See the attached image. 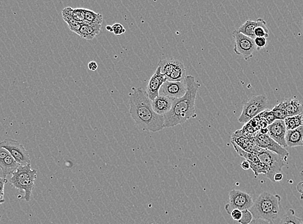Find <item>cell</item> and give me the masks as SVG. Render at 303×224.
<instances>
[{"instance_id": "1", "label": "cell", "mask_w": 303, "mask_h": 224, "mask_svg": "<svg viewBox=\"0 0 303 224\" xmlns=\"http://www.w3.org/2000/svg\"><path fill=\"white\" fill-rule=\"evenodd\" d=\"M129 105L130 116L139 127L153 132L164 129V116L154 111L152 101L142 88H132V92L129 94Z\"/></svg>"}, {"instance_id": "2", "label": "cell", "mask_w": 303, "mask_h": 224, "mask_svg": "<svg viewBox=\"0 0 303 224\" xmlns=\"http://www.w3.org/2000/svg\"><path fill=\"white\" fill-rule=\"evenodd\" d=\"M187 91L183 97L175 100L171 110L164 115L165 128L184 124L196 115V100L200 84L193 76H187Z\"/></svg>"}, {"instance_id": "3", "label": "cell", "mask_w": 303, "mask_h": 224, "mask_svg": "<svg viewBox=\"0 0 303 224\" xmlns=\"http://www.w3.org/2000/svg\"><path fill=\"white\" fill-rule=\"evenodd\" d=\"M282 197L269 192H263L253 201L249 210L254 218L274 223L279 217Z\"/></svg>"}, {"instance_id": "4", "label": "cell", "mask_w": 303, "mask_h": 224, "mask_svg": "<svg viewBox=\"0 0 303 224\" xmlns=\"http://www.w3.org/2000/svg\"><path fill=\"white\" fill-rule=\"evenodd\" d=\"M37 177L36 169H32L31 164L19 166L9 180L10 184L19 191L24 192L25 200L29 203L31 199L34 188V182Z\"/></svg>"}, {"instance_id": "5", "label": "cell", "mask_w": 303, "mask_h": 224, "mask_svg": "<svg viewBox=\"0 0 303 224\" xmlns=\"http://www.w3.org/2000/svg\"><path fill=\"white\" fill-rule=\"evenodd\" d=\"M256 154L267 169V173L265 176L271 182H274L273 177L275 174L281 173L283 167L287 166L288 157H283L263 149H261Z\"/></svg>"}, {"instance_id": "6", "label": "cell", "mask_w": 303, "mask_h": 224, "mask_svg": "<svg viewBox=\"0 0 303 224\" xmlns=\"http://www.w3.org/2000/svg\"><path fill=\"white\" fill-rule=\"evenodd\" d=\"M268 100L264 95L253 96L244 103L239 122L246 124L260 113L267 110Z\"/></svg>"}, {"instance_id": "7", "label": "cell", "mask_w": 303, "mask_h": 224, "mask_svg": "<svg viewBox=\"0 0 303 224\" xmlns=\"http://www.w3.org/2000/svg\"><path fill=\"white\" fill-rule=\"evenodd\" d=\"M0 147L6 149L19 166H26L31 164L29 152L17 140L6 139L0 142Z\"/></svg>"}, {"instance_id": "8", "label": "cell", "mask_w": 303, "mask_h": 224, "mask_svg": "<svg viewBox=\"0 0 303 224\" xmlns=\"http://www.w3.org/2000/svg\"><path fill=\"white\" fill-rule=\"evenodd\" d=\"M233 36L235 45H234V53L239 56H242L245 60H248L253 57V53L256 50L254 39L239 33L236 30L234 32Z\"/></svg>"}, {"instance_id": "9", "label": "cell", "mask_w": 303, "mask_h": 224, "mask_svg": "<svg viewBox=\"0 0 303 224\" xmlns=\"http://www.w3.org/2000/svg\"><path fill=\"white\" fill-rule=\"evenodd\" d=\"M253 201L250 194L240 190L233 189L229 193V203L226 204L225 209L230 215L233 209H240L241 211L250 209L253 206Z\"/></svg>"}, {"instance_id": "10", "label": "cell", "mask_w": 303, "mask_h": 224, "mask_svg": "<svg viewBox=\"0 0 303 224\" xmlns=\"http://www.w3.org/2000/svg\"><path fill=\"white\" fill-rule=\"evenodd\" d=\"M186 91L185 80L183 82H170L167 80L160 88L159 95L177 99L183 97Z\"/></svg>"}, {"instance_id": "11", "label": "cell", "mask_w": 303, "mask_h": 224, "mask_svg": "<svg viewBox=\"0 0 303 224\" xmlns=\"http://www.w3.org/2000/svg\"><path fill=\"white\" fill-rule=\"evenodd\" d=\"M256 142L258 146L261 149L268 150L271 152H274L280 156L283 157L289 156V152H288L287 150L281 146L279 144L272 139L268 136V135H263L260 133L257 134L255 136Z\"/></svg>"}, {"instance_id": "12", "label": "cell", "mask_w": 303, "mask_h": 224, "mask_svg": "<svg viewBox=\"0 0 303 224\" xmlns=\"http://www.w3.org/2000/svg\"><path fill=\"white\" fill-rule=\"evenodd\" d=\"M267 129L268 130V135L271 139H272L284 148L287 147L285 140L287 130L284 120H275L272 124L268 125Z\"/></svg>"}, {"instance_id": "13", "label": "cell", "mask_w": 303, "mask_h": 224, "mask_svg": "<svg viewBox=\"0 0 303 224\" xmlns=\"http://www.w3.org/2000/svg\"><path fill=\"white\" fill-rule=\"evenodd\" d=\"M166 81V78L162 75L160 68L157 67L154 75L150 78L147 87L146 92L150 100L153 101L158 97L160 88Z\"/></svg>"}, {"instance_id": "14", "label": "cell", "mask_w": 303, "mask_h": 224, "mask_svg": "<svg viewBox=\"0 0 303 224\" xmlns=\"http://www.w3.org/2000/svg\"><path fill=\"white\" fill-rule=\"evenodd\" d=\"M175 98L159 95L152 101V107L156 114L164 116L171 110Z\"/></svg>"}, {"instance_id": "15", "label": "cell", "mask_w": 303, "mask_h": 224, "mask_svg": "<svg viewBox=\"0 0 303 224\" xmlns=\"http://www.w3.org/2000/svg\"><path fill=\"white\" fill-rule=\"evenodd\" d=\"M267 26V23L263 19L259 18L257 20L253 21L252 19H248L244 24L238 29L239 33L244 34L249 38L254 39V31L258 27Z\"/></svg>"}, {"instance_id": "16", "label": "cell", "mask_w": 303, "mask_h": 224, "mask_svg": "<svg viewBox=\"0 0 303 224\" xmlns=\"http://www.w3.org/2000/svg\"><path fill=\"white\" fill-rule=\"evenodd\" d=\"M285 140L287 147L303 146V125L294 130H287Z\"/></svg>"}, {"instance_id": "17", "label": "cell", "mask_w": 303, "mask_h": 224, "mask_svg": "<svg viewBox=\"0 0 303 224\" xmlns=\"http://www.w3.org/2000/svg\"><path fill=\"white\" fill-rule=\"evenodd\" d=\"M187 77L186 70L184 64L177 60L167 80L170 82H183Z\"/></svg>"}, {"instance_id": "18", "label": "cell", "mask_w": 303, "mask_h": 224, "mask_svg": "<svg viewBox=\"0 0 303 224\" xmlns=\"http://www.w3.org/2000/svg\"><path fill=\"white\" fill-rule=\"evenodd\" d=\"M102 26H96L85 23H82L80 31L77 34L81 38L87 40H92L94 38L100 34Z\"/></svg>"}, {"instance_id": "19", "label": "cell", "mask_w": 303, "mask_h": 224, "mask_svg": "<svg viewBox=\"0 0 303 224\" xmlns=\"http://www.w3.org/2000/svg\"><path fill=\"white\" fill-rule=\"evenodd\" d=\"M283 103L287 110L288 117L303 114V104L299 100L290 98L283 101Z\"/></svg>"}, {"instance_id": "20", "label": "cell", "mask_w": 303, "mask_h": 224, "mask_svg": "<svg viewBox=\"0 0 303 224\" xmlns=\"http://www.w3.org/2000/svg\"><path fill=\"white\" fill-rule=\"evenodd\" d=\"M73 10V9L72 7H66V8L62 10L61 14H62L63 20L67 24V26L68 28L70 29V30L74 32V33L78 34L82 24L76 21L75 19L73 18L72 14Z\"/></svg>"}, {"instance_id": "21", "label": "cell", "mask_w": 303, "mask_h": 224, "mask_svg": "<svg viewBox=\"0 0 303 224\" xmlns=\"http://www.w3.org/2000/svg\"><path fill=\"white\" fill-rule=\"evenodd\" d=\"M19 167V164L17 163L11 155H8L0 164V169L2 170L3 178H6L7 176L13 174Z\"/></svg>"}, {"instance_id": "22", "label": "cell", "mask_w": 303, "mask_h": 224, "mask_svg": "<svg viewBox=\"0 0 303 224\" xmlns=\"http://www.w3.org/2000/svg\"><path fill=\"white\" fill-rule=\"evenodd\" d=\"M83 23L96 26H102L103 16L100 13L92 11V10L85 9V21Z\"/></svg>"}, {"instance_id": "23", "label": "cell", "mask_w": 303, "mask_h": 224, "mask_svg": "<svg viewBox=\"0 0 303 224\" xmlns=\"http://www.w3.org/2000/svg\"><path fill=\"white\" fill-rule=\"evenodd\" d=\"M279 224H303V218L298 217L294 209H290L283 215Z\"/></svg>"}, {"instance_id": "24", "label": "cell", "mask_w": 303, "mask_h": 224, "mask_svg": "<svg viewBox=\"0 0 303 224\" xmlns=\"http://www.w3.org/2000/svg\"><path fill=\"white\" fill-rule=\"evenodd\" d=\"M284 122L287 130L297 129L303 125V114L287 117Z\"/></svg>"}, {"instance_id": "25", "label": "cell", "mask_w": 303, "mask_h": 224, "mask_svg": "<svg viewBox=\"0 0 303 224\" xmlns=\"http://www.w3.org/2000/svg\"><path fill=\"white\" fill-rule=\"evenodd\" d=\"M231 144H232V146L234 147V149H235L236 151L237 152V153L240 155L241 157L244 158L246 161L253 162V163H258V162H260L257 154L253 153V152H248L244 151L243 149H241L240 146H238V145L233 141H231Z\"/></svg>"}, {"instance_id": "26", "label": "cell", "mask_w": 303, "mask_h": 224, "mask_svg": "<svg viewBox=\"0 0 303 224\" xmlns=\"http://www.w3.org/2000/svg\"><path fill=\"white\" fill-rule=\"evenodd\" d=\"M273 115H274L276 120H284L288 117L287 110H286L284 104L283 102L275 105L272 110Z\"/></svg>"}, {"instance_id": "27", "label": "cell", "mask_w": 303, "mask_h": 224, "mask_svg": "<svg viewBox=\"0 0 303 224\" xmlns=\"http://www.w3.org/2000/svg\"><path fill=\"white\" fill-rule=\"evenodd\" d=\"M250 162V169H252L253 173H254L255 178H258V176L260 174H263L266 175L267 173V169L264 164L261 161L258 162V163H253V162Z\"/></svg>"}, {"instance_id": "28", "label": "cell", "mask_w": 303, "mask_h": 224, "mask_svg": "<svg viewBox=\"0 0 303 224\" xmlns=\"http://www.w3.org/2000/svg\"><path fill=\"white\" fill-rule=\"evenodd\" d=\"M73 17L76 21L82 24L85 21V9L76 8L73 10Z\"/></svg>"}, {"instance_id": "29", "label": "cell", "mask_w": 303, "mask_h": 224, "mask_svg": "<svg viewBox=\"0 0 303 224\" xmlns=\"http://www.w3.org/2000/svg\"><path fill=\"white\" fill-rule=\"evenodd\" d=\"M241 211H242V216H241V220L238 221V223L240 224H249L253 219L252 213L250 212L249 209H246V210Z\"/></svg>"}, {"instance_id": "30", "label": "cell", "mask_w": 303, "mask_h": 224, "mask_svg": "<svg viewBox=\"0 0 303 224\" xmlns=\"http://www.w3.org/2000/svg\"><path fill=\"white\" fill-rule=\"evenodd\" d=\"M254 34L255 37H264L267 38L269 36V31L267 26L258 27L254 31Z\"/></svg>"}, {"instance_id": "31", "label": "cell", "mask_w": 303, "mask_h": 224, "mask_svg": "<svg viewBox=\"0 0 303 224\" xmlns=\"http://www.w3.org/2000/svg\"><path fill=\"white\" fill-rule=\"evenodd\" d=\"M261 115L267 122L268 125L272 124L275 120H277L272 110H266L265 111L261 113Z\"/></svg>"}, {"instance_id": "32", "label": "cell", "mask_w": 303, "mask_h": 224, "mask_svg": "<svg viewBox=\"0 0 303 224\" xmlns=\"http://www.w3.org/2000/svg\"><path fill=\"white\" fill-rule=\"evenodd\" d=\"M254 43L258 50H260V49L265 48L267 46V38H264V37H256L254 39Z\"/></svg>"}, {"instance_id": "33", "label": "cell", "mask_w": 303, "mask_h": 224, "mask_svg": "<svg viewBox=\"0 0 303 224\" xmlns=\"http://www.w3.org/2000/svg\"><path fill=\"white\" fill-rule=\"evenodd\" d=\"M113 33L115 35L120 36L122 34H124L126 32V29L124 28V27L120 24H115L112 26Z\"/></svg>"}, {"instance_id": "34", "label": "cell", "mask_w": 303, "mask_h": 224, "mask_svg": "<svg viewBox=\"0 0 303 224\" xmlns=\"http://www.w3.org/2000/svg\"><path fill=\"white\" fill-rule=\"evenodd\" d=\"M231 217L233 218L234 221H238L241 220V216H242V211L240 209H233L230 214Z\"/></svg>"}, {"instance_id": "35", "label": "cell", "mask_w": 303, "mask_h": 224, "mask_svg": "<svg viewBox=\"0 0 303 224\" xmlns=\"http://www.w3.org/2000/svg\"><path fill=\"white\" fill-rule=\"evenodd\" d=\"M9 152L6 149L0 147V164L4 161L6 158L9 155Z\"/></svg>"}, {"instance_id": "36", "label": "cell", "mask_w": 303, "mask_h": 224, "mask_svg": "<svg viewBox=\"0 0 303 224\" xmlns=\"http://www.w3.org/2000/svg\"><path fill=\"white\" fill-rule=\"evenodd\" d=\"M249 224H274L261 219L254 218Z\"/></svg>"}, {"instance_id": "37", "label": "cell", "mask_w": 303, "mask_h": 224, "mask_svg": "<svg viewBox=\"0 0 303 224\" xmlns=\"http://www.w3.org/2000/svg\"><path fill=\"white\" fill-rule=\"evenodd\" d=\"M88 69H89V70L95 71L98 70V65L97 63L96 62V61H90V62L88 63Z\"/></svg>"}, {"instance_id": "38", "label": "cell", "mask_w": 303, "mask_h": 224, "mask_svg": "<svg viewBox=\"0 0 303 224\" xmlns=\"http://www.w3.org/2000/svg\"><path fill=\"white\" fill-rule=\"evenodd\" d=\"M240 166L241 167V168H242L244 170H245V171H248V170L250 169V162L248 161H246V160L245 161H244L242 162H241Z\"/></svg>"}, {"instance_id": "39", "label": "cell", "mask_w": 303, "mask_h": 224, "mask_svg": "<svg viewBox=\"0 0 303 224\" xmlns=\"http://www.w3.org/2000/svg\"><path fill=\"white\" fill-rule=\"evenodd\" d=\"M283 179V174L282 173L275 174L274 177H273V181H274V182H279L282 181Z\"/></svg>"}, {"instance_id": "40", "label": "cell", "mask_w": 303, "mask_h": 224, "mask_svg": "<svg viewBox=\"0 0 303 224\" xmlns=\"http://www.w3.org/2000/svg\"><path fill=\"white\" fill-rule=\"evenodd\" d=\"M7 182L6 178H3V177H0V189L4 190L5 185Z\"/></svg>"}, {"instance_id": "41", "label": "cell", "mask_w": 303, "mask_h": 224, "mask_svg": "<svg viewBox=\"0 0 303 224\" xmlns=\"http://www.w3.org/2000/svg\"><path fill=\"white\" fill-rule=\"evenodd\" d=\"M297 190L299 193L303 194V182H300L297 185Z\"/></svg>"}, {"instance_id": "42", "label": "cell", "mask_w": 303, "mask_h": 224, "mask_svg": "<svg viewBox=\"0 0 303 224\" xmlns=\"http://www.w3.org/2000/svg\"><path fill=\"white\" fill-rule=\"evenodd\" d=\"M259 133L261 135H268V130L267 128H264V129H261L260 131H259Z\"/></svg>"}, {"instance_id": "43", "label": "cell", "mask_w": 303, "mask_h": 224, "mask_svg": "<svg viewBox=\"0 0 303 224\" xmlns=\"http://www.w3.org/2000/svg\"><path fill=\"white\" fill-rule=\"evenodd\" d=\"M5 200L4 199V190L0 189V200Z\"/></svg>"}, {"instance_id": "44", "label": "cell", "mask_w": 303, "mask_h": 224, "mask_svg": "<svg viewBox=\"0 0 303 224\" xmlns=\"http://www.w3.org/2000/svg\"><path fill=\"white\" fill-rule=\"evenodd\" d=\"M106 29H107V31H108V32H110V33H113L112 26H107V27H106Z\"/></svg>"}, {"instance_id": "45", "label": "cell", "mask_w": 303, "mask_h": 224, "mask_svg": "<svg viewBox=\"0 0 303 224\" xmlns=\"http://www.w3.org/2000/svg\"><path fill=\"white\" fill-rule=\"evenodd\" d=\"M5 203V200H0V204H3Z\"/></svg>"}]
</instances>
